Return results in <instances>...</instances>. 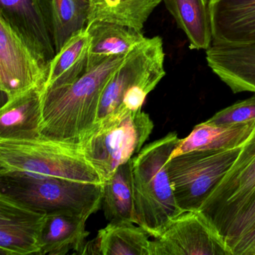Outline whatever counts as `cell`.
<instances>
[{
    "instance_id": "obj_1",
    "label": "cell",
    "mask_w": 255,
    "mask_h": 255,
    "mask_svg": "<svg viewBox=\"0 0 255 255\" xmlns=\"http://www.w3.org/2000/svg\"><path fill=\"white\" fill-rule=\"evenodd\" d=\"M125 57L112 56L72 84L44 92L41 137L80 144L96 125L103 92Z\"/></svg>"
},
{
    "instance_id": "obj_2",
    "label": "cell",
    "mask_w": 255,
    "mask_h": 255,
    "mask_svg": "<svg viewBox=\"0 0 255 255\" xmlns=\"http://www.w3.org/2000/svg\"><path fill=\"white\" fill-rule=\"evenodd\" d=\"M179 139L177 132H169L144 146L131 160L135 225L152 238L183 212L176 201L166 168Z\"/></svg>"
},
{
    "instance_id": "obj_3",
    "label": "cell",
    "mask_w": 255,
    "mask_h": 255,
    "mask_svg": "<svg viewBox=\"0 0 255 255\" xmlns=\"http://www.w3.org/2000/svg\"><path fill=\"white\" fill-rule=\"evenodd\" d=\"M0 175L50 177L104 184L80 144L47 138L0 139Z\"/></svg>"
},
{
    "instance_id": "obj_4",
    "label": "cell",
    "mask_w": 255,
    "mask_h": 255,
    "mask_svg": "<svg viewBox=\"0 0 255 255\" xmlns=\"http://www.w3.org/2000/svg\"><path fill=\"white\" fill-rule=\"evenodd\" d=\"M165 54L159 36L146 38L125 57L102 93L97 122L125 110H141L147 95L165 76Z\"/></svg>"
},
{
    "instance_id": "obj_5",
    "label": "cell",
    "mask_w": 255,
    "mask_h": 255,
    "mask_svg": "<svg viewBox=\"0 0 255 255\" xmlns=\"http://www.w3.org/2000/svg\"><path fill=\"white\" fill-rule=\"evenodd\" d=\"M153 128L150 116L142 110H119L96 123L80 145L106 181L142 149Z\"/></svg>"
},
{
    "instance_id": "obj_6",
    "label": "cell",
    "mask_w": 255,
    "mask_h": 255,
    "mask_svg": "<svg viewBox=\"0 0 255 255\" xmlns=\"http://www.w3.org/2000/svg\"><path fill=\"white\" fill-rule=\"evenodd\" d=\"M0 194L47 215L72 213L89 217L102 206L104 184L50 177L0 175Z\"/></svg>"
},
{
    "instance_id": "obj_7",
    "label": "cell",
    "mask_w": 255,
    "mask_h": 255,
    "mask_svg": "<svg viewBox=\"0 0 255 255\" xmlns=\"http://www.w3.org/2000/svg\"><path fill=\"white\" fill-rule=\"evenodd\" d=\"M241 147L195 150L167 161L174 197L183 211L199 210L228 172Z\"/></svg>"
},
{
    "instance_id": "obj_8",
    "label": "cell",
    "mask_w": 255,
    "mask_h": 255,
    "mask_svg": "<svg viewBox=\"0 0 255 255\" xmlns=\"http://www.w3.org/2000/svg\"><path fill=\"white\" fill-rule=\"evenodd\" d=\"M255 195V128L228 172L199 210L225 237L233 222Z\"/></svg>"
},
{
    "instance_id": "obj_9",
    "label": "cell",
    "mask_w": 255,
    "mask_h": 255,
    "mask_svg": "<svg viewBox=\"0 0 255 255\" xmlns=\"http://www.w3.org/2000/svg\"><path fill=\"white\" fill-rule=\"evenodd\" d=\"M150 255H233L214 223L200 210L183 211L150 242Z\"/></svg>"
},
{
    "instance_id": "obj_10",
    "label": "cell",
    "mask_w": 255,
    "mask_h": 255,
    "mask_svg": "<svg viewBox=\"0 0 255 255\" xmlns=\"http://www.w3.org/2000/svg\"><path fill=\"white\" fill-rule=\"evenodd\" d=\"M49 64L0 17V89L7 100L45 85Z\"/></svg>"
},
{
    "instance_id": "obj_11",
    "label": "cell",
    "mask_w": 255,
    "mask_h": 255,
    "mask_svg": "<svg viewBox=\"0 0 255 255\" xmlns=\"http://www.w3.org/2000/svg\"><path fill=\"white\" fill-rule=\"evenodd\" d=\"M47 214L0 194V255H38Z\"/></svg>"
},
{
    "instance_id": "obj_12",
    "label": "cell",
    "mask_w": 255,
    "mask_h": 255,
    "mask_svg": "<svg viewBox=\"0 0 255 255\" xmlns=\"http://www.w3.org/2000/svg\"><path fill=\"white\" fill-rule=\"evenodd\" d=\"M0 17L47 64L56 56L54 41L40 0H0Z\"/></svg>"
},
{
    "instance_id": "obj_13",
    "label": "cell",
    "mask_w": 255,
    "mask_h": 255,
    "mask_svg": "<svg viewBox=\"0 0 255 255\" xmlns=\"http://www.w3.org/2000/svg\"><path fill=\"white\" fill-rule=\"evenodd\" d=\"M212 44L255 45V0H209Z\"/></svg>"
},
{
    "instance_id": "obj_14",
    "label": "cell",
    "mask_w": 255,
    "mask_h": 255,
    "mask_svg": "<svg viewBox=\"0 0 255 255\" xmlns=\"http://www.w3.org/2000/svg\"><path fill=\"white\" fill-rule=\"evenodd\" d=\"M206 54L209 68L233 93H255V45L212 44Z\"/></svg>"
},
{
    "instance_id": "obj_15",
    "label": "cell",
    "mask_w": 255,
    "mask_h": 255,
    "mask_svg": "<svg viewBox=\"0 0 255 255\" xmlns=\"http://www.w3.org/2000/svg\"><path fill=\"white\" fill-rule=\"evenodd\" d=\"M44 86L7 100L0 110V139L41 138Z\"/></svg>"
},
{
    "instance_id": "obj_16",
    "label": "cell",
    "mask_w": 255,
    "mask_h": 255,
    "mask_svg": "<svg viewBox=\"0 0 255 255\" xmlns=\"http://www.w3.org/2000/svg\"><path fill=\"white\" fill-rule=\"evenodd\" d=\"M89 216L72 213L47 214L40 239L38 255H85L89 232L86 230Z\"/></svg>"
},
{
    "instance_id": "obj_17",
    "label": "cell",
    "mask_w": 255,
    "mask_h": 255,
    "mask_svg": "<svg viewBox=\"0 0 255 255\" xmlns=\"http://www.w3.org/2000/svg\"><path fill=\"white\" fill-rule=\"evenodd\" d=\"M86 29L89 36L87 71L112 56H127L146 38L141 31L110 22L95 20Z\"/></svg>"
},
{
    "instance_id": "obj_18",
    "label": "cell",
    "mask_w": 255,
    "mask_h": 255,
    "mask_svg": "<svg viewBox=\"0 0 255 255\" xmlns=\"http://www.w3.org/2000/svg\"><path fill=\"white\" fill-rule=\"evenodd\" d=\"M255 121L236 125H212L204 122L195 126L186 138L179 139L169 159L195 150H222L243 145L252 135Z\"/></svg>"
},
{
    "instance_id": "obj_19",
    "label": "cell",
    "mask_w": 255,
    "mask_h": 255,
    "mask_svg": "<svg viewBox=\"0 0 255 255\" xmlns=\"http://www.w3.org/2000/svg\"><path fill=\"white\" fill-rule=\"evenodd\" d=\"M132 222H110L87 243L86 254L104 255H150V236Z\"/></svg>"
},
{
    "instance_id": "obj_20",
    "label": "cell",
    "mask_w": 255,
    "mask_h": 255,
    "mask_svg": "<svg viewBox=\"0 0 255 255\" xmlns=\"http://www.w3.org/2000/svg\"><path fill=\"white\" fill-rule=\"evenodd\" d=\"M89 36L86 29L71 37L49 64L44 92L72 84L88 70Z\"/></svg>"
},
{
    "instance_id": "obj_21",
    "label": "cell",
    "mask_w": 255,
    "mask_h": 255,
    "mask_svg": "<svg viewBox=\"0 0 255 255\" xmlns=\"http://www.w3.org/2000/svg\"><path fill=\"white\" fill-rule=\"evenodd\" d=\"M177 26L187 36L191 50H208L213 42L209 0H162Z\"/></svg>"
},
{
    "instance_id": "obj_22",
    "label": "cell",
    "mask_w": 255,
    "mask_h": 255,
    "mask_svg": "<svg viewBox=\"0 0 255 255\" xmlns=\"http://www.w3.org/2000/svg\"><path fill=\"white\" fill-rule=\"evenodd\" d=\"M50 26L56 53L67 41L86 29L89 16L88 0H40Z\"/></svg>"
},
{
    "instance_id": "obj_23",
    "label": "cell",
    "mask_w": 255,
    "mask_h": 255,
    "mask_svg": "<svg viewBox=\"0 0 255 255\" xmlns=\"http://www.w3.org/2000/svg\"><path fill=\"white\" fill-rule=\"evenodd\" d=\"M88 23L95 20L129 26L142 32L150 14L162 0H88ZM87 23V24H88Z\"/></svg>"
},
{
    "instance_id": "obj_24",
    "label": "cell",
    "mask_w": 255,
    "mask_h": 255,
    "mask_svg": "<svg viewBox=\"0 0 255 255\" xmlns=\"http://www.w3.org/2000/svg\"><path fill=\"white\" fill-rule=\"evenodd\" d=\"M131 160L119 166L104 183L103 207L110 222L135 224Z\"/></svg>"
},
{
    "instance_id": "obj_25",
    "label": "cell",
    "mask_w": 255,
    "mask_h": 255,
    "mask_svg": "<svg viewBox=\"0 0 255 255\" xmlns=\"http://www.w3.org/2000/svg\"><path fill=\"white\" fill-rule=\"evenodd\" d=\"M252 121H255V95L220 110L206 122L212 125H228Z\"/></svg>"
},
{
    "instance_id": "obj_26",
    "label": "cell",
    "mask_w": 255,
    "mask_h": 255,
    "mask_svg": "<svg viewBox=\"0 0 255 255\" xmlns=\"http://www.w3.org/2000/svg\"><path fill=\"white\" fill-rule=\"evenodd\" d=\"M255 223V195L225 234V238L229 246L233 241L246 232Z\"/></svg>"
},
{
    "instance_id": "obj_27",
    "label": "cell",
    "mask_w": 255,
    "mask_h": 255,
    "mask_svg": "<svg viewBox=\"0 0 255 255\" xmlns=\"http://www.w3.org/2000/svg\"><path fill=\"white\" fill-rule=\"evenodd\" d=\"M233 255H255V223L230 244Z\"/></svg>"
}]
</instances>
